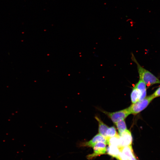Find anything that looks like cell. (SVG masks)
Masks as SVG:
<instances>
[{
    "label": "cell",
    "instance_id": "cell-8",
    "mask_svg": "<svg viewBox=\"0 0 160 160\" xmlns=\"http://www.w3.org/2000/svg\"><path fill=\"white\" fill-rule=\"evenodd\" d=\"M146 86L145 84L143 81L140 79L134 87L140 92V96L139 101L143 100L146 97Z\"/></svg>",
    "mask_w": 160,
    "mask_h": 160
},
{
    "label": "cell",
    "instance_id": "cell-6",
    "mask_svg": "<svg viewBox=\"0 0 160 160\" xmlns=\"http://www.w3.org/2000/svg\"><path fill=\"white\" fill-rule=\"evenodd\" d=\"M120 137L121 147L131 145L132 138L131 132L127 129L120 134Z\"/></svg>",
    "mask_w": 160,
    "mask_h": 160
},
{
    "label": "cell",
    "instance_id": "cell-5",
    "mask_svg": "<svg viewBox=\"0 0 160 160\" xmlns=\"http://www.w3.org/2000/svg\"><path fill=\"white\" fill-rule=\"evenodd\" d=\"M99 142H102L107 144L106 139L99 133L96 135L90 140L85 142H80L78 144L79 147H92L94 145Z\"/></svg>",
    "mask_w": 160,
    "mask_h": 160
},
{
    "label": "cell",
    "instance_id": "cell-7",
    "mask_svg": "<svg viewBox=\"0 0 160 160\" xmlns=\"http://www.w3.org/2000/svg\"><path fill=\"white\" fill-rule=\"evenodd\" d=\"M119 148L128 160H137L133 153L132 145L122 147Z\"/></svg>",
    "mask_w": 160,
    "mask_h": 160
},
{
    "label": "cell",
    "instance_id": "cell-16",
    "mask_svg": "<svg viewBox=\"0 0 160 160\" xmlns=\"http://www.w3.org/2000/svg\"><path fill=\"white\" fill-rule=\"evenodd\" d=\"M119 160H128L122 152L119 150Z\"/></svg>",
    "mask_w": 160,
    "mask_h": 160
},
{
    "label": "cell",
    "instance_id": "cell-3",
    "mask_svg": "<svg viewBox=\"0 0 160 160\" xmlns=\"http://www.w3.org/2000/svg\"><path fill=\"white\" fill-rule=\"evenodd\" d=\"M103 113L108 116L115 124L121 120H124L129 114H131L129 107L115 112L110 113L103 111Z\"/></svg>",
    "mask_w": 160,
    "mask_h": 160
},
{
    "label": "cell",
    "instance_id": "cell-14",
    "mask_svg": "<svg viewBox=\"0 0 160 160\" xmlns=\"http://www.w3.org/2000/svg\"><path fill=\"white\" fill-rule=\"evenodd\" d=\"M117 134L114 127H109L106 132V138L107 140L108 138L114 137Z\"/></svg>",
    "mask_w": 160,
    "mask_h": 160
},
{
    "label": "cell",
    "instance_id": "cell-9",
    "mask_svg": "<svg viewBox=\"0 0 160 160\" xmlns=\"http://www.w3.org/2000/svg\"><path fill=\"white\" fill-rule=\"evenodd\" d=\"M106 151L109 155L119 160V147L113 145H109L106 148Z\"/></svg>",
    "mask_w": 160,
    "mask_h": 160
},
{
    "label": "cell",
    "instance_id": "cell-13",
    "mask_svg": "<svg viewBox=\"0 0 160 160\" xmlns=\"http://www.w3.org/2000/svg\"><path fill=\"white\" fill-rule=\"evenodd\" d=\"M119 134H121L127 129L126 125L124 120H121L115 124Z\"/></svg>",
    "mask_w": 160,
    "mask_h": 160
},
{
    "label": "cell",
    "instance_id": "cell-15",
    "mask_svg": "<svg viewBox=\"0 0 160 160\" xmlns=\"http://www.w3.org/2000/svg\"><path fill=\"white\" fill-rule=\"evenodd\" d=\"M153 98L157 97L160 96V87H159L155 92L152 95Z\"/></svg>",
    "mask_w": 160,
    "mask_h": 160
},
{
    "label": "cell",
    "instance_id": "cell-11",
    "mask_svg": "<svg viewBox=\"0 0 160 160\" xmlns=\"http://www.w3.org/2000/svg\"><path fill=\"white\" fill-rule=\"evenodd\" d=\"M95 118L98 122L99 133L106 138V133L109 128L98 117L96 116Z\"/></svg>",
    "mask_w": 160,
    "mask_h": 160
},
{
    "label": "cell",
    "instance_id": "cell-10",
    "mask_svg": "<svg viewBox=\"0 0 160 160\" xmlns=\"http://www.w3.org/2000/svg\"><path fill=\"white\" fill-rule=\"evenodd\" d=\"M107 144L121 147V142L119 135L118 134L116 136L107 139Z\"/></svg>",
    "mask_w": 160,
    "mask_h": 160
},
{
    "label": "cell",
    "instance_id": "cell-1",
    "mask_svg": "<svg viewBox=\"0 0 160 160\" xmlns=\"http://www.w3.org/2000/svg\"><path fill=\"white\" fill-rule=\"evenodd\" d=\"M131 59L137 65L140 79L143 81L147 86L160 83V81L151 72L143 68L138 63L133 54Z\"/></svg>",
    "mask_w": 160,
    "mask_h": 160
},
{
    "label": "cell",
    "instance_id": "cell-4",
    "mask_svg": "<svg viewBox=\"0 0 160 160\" xmlns=\"http://www.w3.org/2000/svg\"><path fill=\"white\" fill-rule=\"evenodd\" d=\"M106 145L102 142H99L95 144L92 147L93 153L87 156V159H90L98 155L105 153L106 151Z\"/></svg>",
    "mask_w": 160,
    "mask_h": 160
},
{
    "label": "cell",
    "instance_id": "cell-2",
    "mask_svg": "<svg viewBox=\"0 0 160 160\" xmlns=\"http://www.w3.org/2000/svg\"><path fill=\"white\" fill-rule=\"evenodd\" d=\"M154 99L151 95L143 100L133 103L129 106L131 114H136L145 109Z\"/></svg>",
    "mask_w": 160,
    "mask_h": 160
},
{
    "label": "cell",
    "instance_id": "cell-12",
    "mask_svg": "<svg viewBox=\"0 0 160 160\" xmlns=\"http://www.w3.org/2000/svg\"><path fill=\"white\" fill-rule=\"evenodd\" d=\"M140 96V92L134 87L131 94V98L132 103H134L139 101Z\"/></svg>",
    "mask_w": 160,
    "mask_h": 160
}]
</instances>
